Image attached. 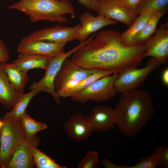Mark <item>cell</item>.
<instances>
[{"mask_svg": "<svg viewBox=\"0 0 168 168\" xmlns=\"http://www.w3.org/2000/svg\"><path fill=\"white\" fill-rule=\"evenodd\" d=\"M121 35L113 30H101L76 50L71 59L85 69L115 73L137 67L145 57V44L125 45L121 42Z\"/></svg>", "mask_w": 168, "mask_h": 168, "instance_id": "1", "label": "cell"}, {"mask_svg": "<svg viewBox=\"0 0 168 168\" xmlns=\"http://www.w3.org/2000/svg\"><path fill=\"white\" fill-rule=\"evenodd\" d=\"M121 94L114 109L116 126L123 134L132 138L152 119L155 109L151 96L145 91L137 89Z\"/></svg>", "mask_w": 168, "mask_h": 168, "instance_id": "2", "label": "cell"}, {"mask_svg": "<svg viewBox=\"0 0 168 168\" xmlns=\"http://www.w3.org/2000/svg\"><path fill=\"white\" fill-rule=\"evenodd\" d=\"M8 7L24 13L32 22L43 20L68 22L63 16L66 14H75L74 8L67 0H19Z\"/></svg>", "mask_w": 168, "mask_h": 168, "instance_id": "3", "label": "cell"}, {"mask_svg": "<svg viewBox=\"0 0 168 168\" xmlns=\"http://www.w3.org/2000/svg\"><path fill=\"white\" fill-rule=\"evenodd\" d=\"M2 120L4 124L0 128V164L1 168H5L16 147L26 140V135L20 119Z\"/></svg>", "mask_w": 168, "mask_h": 168, "instance_id": "4", "label": "cell"}, {"mask_svg": "<svg viewBox=\"0 0 168 168\" xmlns=\"http://www.w3.org/2000/svg\"><path fill=\"white\" fill-rule=\"evenodd\" d=\"M118 75V73L116 72L96 80L85 89L71 96V100L83 103L89 100L105 101L114 98L118 93L114 83Z\"/></svg>", "mask_w": 168, "mask_h": 168, "instance_id": "5", "label": "cell"}, {"mask_svg": "<svg viewBox=\"0 0 168 168\" xmlns=\"http://www.w3.org/2000/svg\"><path fill=\"white\" fill-rule=\"evenodd\" d=\"M160 65L156 59L152 57L143 68H131L120 72L114 83L117 92L122 94L138 89L147 77Z\"/></svg>", "mask_w": 168, "mask_h": 168, "instance_id": "6", "label": "cell"}, {"mask_svg": "<svg viewBox=\"0 0 168 168\" xmlns=\"http://www.w3.org/2000/svg\"><path fill=\"white\" fill-rule=\"evenodd\" d=\"M87 43L86 41L80 42L78 45L67 53L58 56L49 57L44 76L39 81L33 82L30 86V90H34L39 93L44 91L50 94L56 103L59 105L60 97L57 94L54 86L55 77L64 60L72 54L77 49Z\"/></svg>", "mask_w": 168, "mask_h": 168, "instance_id": "7", "label": "cell"}, {"mask_svg": "<svg viewBox=\"0 0 168 168\" xmlns=\"http://www.w3.org/2000/svg\"><path fill=\"white\" fill-rule=\"evenodd\" d=\"M67 43L32 40L26 37L21 40L17 50L20 54H37L49 57H57L65 53L64 47Z\"/></svg>", "mask_w": 168, "mask_h": 168, "instance_id": "8", "label": "cell"}, {"mask_svg": "<svg viewBox=\"0 0 168 168\" xmlns=\"http://www.w3.org/2000/svg\"><path fill=\"white\" fill-rule=\"evenodd\" d=\"M81 26V23L72 27L57 25L36 30L26 37L32 40L67 43L75 40Z\"/></svg>", "mask_w": 168, "mask_h": 168, "instance_id": "9", "label": "cell"}, {"mask_svg": "<svg viewBox=\"0 0 168 168\" xmlns=\"http://www.w3.org/2000/svg\"><path fill=\"white\" fill-rule=\"evenodd\" d=\"M145 56L156 59L161 64L168 61V23L161 24L145 44Z\"/></svg>", "mask_w": 168, "mask_h": 168, "instance_id": "10", "label": "cell"}, {"mask_svg": "<svg viewBox=\"0 0 168 168\" xmlns=\"http://www.w3.org/2000/svg\"><path fill=\"white\" fill-rule=\"evenodd\" d=\"M40 142L37 136L20 143L16 148L13 155L5 168H32L34 165L32 147H37Z\"/></svg>", "mask_w": 168, "mask_h": 168, "instance_id": "11", "label": "cell"}, {"mask_svg": "<svg viewBox=\"0 0 168 168\" xmlns=\"http://www.w3.org/2000/svg\"><path fill=\"white\" fill-rule=\"evenodd\" d=\"M97 71L99 70L84 69L77 65L71 59L66 58L62 63L55 77L54 89L56 91L67 82L72 80H82Z\"/></svg>", "mask_w": 168, "mask_h": 168, "instance_id": "12", "label": "cell"}, {"mask_svg": "<svg viewBox=\"0 0 168 168\" xmlns=\"http://www.w3.org/2000/svg\"><path fill=\"white\" fill-rule=\"evenodd\" d=\"M81 26L79 29L75 40L80 42L85 41L89 35L101 28L109 25H114L118 21L99 15L94 16L89 11L82 14L79 17Z\"/></svg>", "mask_w": 168, "mask_h": 168, "instance_id": "13", "label": "cell"}, {"mask_svg": "<svg viewBox=\"0 0 168 168\" xmlns=\"http://www.w3.org/2000/svg\"><path fill=\"white\" fill-rule=\"evenodd\" d=\"M88 116L94 131H106L114 128L116 126L114 109L106 105L94 107Z\"/></svg>", "mask_w": 168, "mask_h": 168, "instance_id": "14", "label": "cell"}, {"mask_svg": "<svg viewBox=\"0 0 168 168\" xmlns=\"http://www.w3.org/2000/svg\"><path fill=\"white\" fill-rule=\"evenodd\" d=\"M64 125L67 134L75 142L87 139L94 131L88 116L81 113L72 115Z\"/></svg>", "mask_w": 168, "mask_h": 168, "instance_id": "15", "label": "cell"}, {"mask_svg": "<svg viewBox=\"0 0 168 168\" xmlns=\"http://www.w3.org/2000/svg\"><path fill=\"white\" fill-rule=\"evenodd\" d=\"M98 14L108 19L119 21L129 27L138 15L131 12L115 0H105L100 2Z\"/></svg>", "mask_w": 168, "mask_h": 168, "instance_id": "16", "label": "cell"}, {"mask_svg": "<svg viewBox=\"0 0 168 168\" xmlns=\"http://www.w3.org/2000/svg\"><path fill=\"white\" fill-rule=\"evenodd\" d=\"M23 94L14 89L0 65V103L7 109H12Z\"/></svg>", "mask_w": 168, "mask_h": 168, "instance_id": "17", "label": "cell"}, {"mask_svg": "<svg viewBox=\"0 0 168 168\" xmlns=\"http://www.w3.org/2000/svg\"><path fill=\"white\" fill-rule=\"evenodd\" d=\"M154 11L147 8L142 9L138 17L129 28L121 33L120 39L122 43L126 46H132L133 39L146 25L148 19Z\"/></svg>", "mask_w": 168, "mask_h": 168, "instance_id": "18", "label": "cell"}, {"mask_svg": "<svg viewBox=\"0 0 168 168\" xmlns=\"http://www.w3.org/2000/svg\"><path fill=\"white\" fill-rule=\"evenodd\" d=\"M0 65L14 89L17 92L23 94L25 86L29 80L27 73L19 69L13 62L0 63Z\"/></svg>", "mask_w": 168, "mask_h": 168, "instance_id": "19", "label": "cell"}, {"mask_svg": "<svg viewBox=\"0 0 168 168\" xmlns=\"http://www.w3.org/2000/svg\"><path fill=\"white\" fill-rule=\"evenodd\" d=\"M166 11H157L152 13L143 29L133 39L132 46L144 44L154 35L158 23Z\"/></svg>", "mask_w": 168, "mask_h": 168, "instance_id": "20", "label": "cell"}, {"mask_svg": "<svg viewBox=\"0 0 168 168\" xmlns=\"http://www.w3.org/2000/svg\"><path fill=\"white\" fill-rule=\"evenodd\" d=\"M49 58L37 54H20L13 62L21 70L27 73L30 70L34 68L45 70Z\"/></svg>", "mask_w": 168, "mask_h": 168, "instance_id": "21", "label": "cell"}, {"mask_svg": "<svg viewBox=\"0 0 168 168\" xmlns=\"http://www.w3.org/2000/svg\"><path fill=\"white\" fill-rule=\"evenodd\" d=\"M39 92L34 90H31L27 93L22 95L12 110L6 113L2 118L3 120L20 119L26 112V110L30 100Z\"/></svg>", "mask_w": 168, "mask_h": 168, "instance_id": "22", "label": "cell"}, {"mask_svg": "<svg viewBox=\"0 0 168 168\" xmlns=\"http://www.w3.org/2000/svg\"><path fill=\"white\" fill-rule=\"evenodd\" d=\"M114 73L113 72L97 71L81 80L80 82L74 88L66 91L58 93V95L60 97H71L75 94L85 89L96 80L104 76Z\"/></svg>", "mask_w": 168, "mask_h": 168, "instance_id": "23", "label": "cell"}, {"mask_svg": "<svg viewBox=\"0 0 168 168\" xmlns=\"http://www.w3.org/2000/svg\"><path fill=\"white\" fill-rule=\"evenodd\" d=\"M20 120L25 131L26 140L29 139L39 131L47 128L45 123L35 120L26 112L21 116Z\"/></svg>", "mask_w": 168, "mask_h": 168, "instance_id": "24", "label": "cell"}, {"mask_svg": "<svg viewBox=\"0 0 168 168\" xmlns=\"http://www.w3.org/2000/svg\"><path fill=\"white\" fill-rule=\"evenodd\" d=\"M32 150L34 165L37 168H66L60 166L46 154L38 149L36 147H32Z\"/></svg>", "mask_w": 168, "mask_h": 168, "instance_id": "25", "label": "cell"}, {"mask_svg": "<svg viewBox=\"0 0 168 168\" xmlns=\"http://www.w3.org/2000/svg\"><path fill=\"white\" fill-rule=\"evenodd\" d=\"M168 0H144L137 9L136 13L139 14L144 8L151 9L154 11L166 10Z\"/></svg>", "mask_w": 168, "mask_h": 168, "instance_id": "26", "label": "cell"}, {"mask_svg": "<svg viewBox=\"0 0 168 168\" xmlns=\"http://www.w3.org/2000/svg\"><path fill=\"white\" fill-rule=\"evenodd\" d=\"M98 154L95 151L87 152L85 157L79 162L78 168H98Z\"/></svg>", "mask_w": 168, "mask_h": 168, "instance_id": "27", "label": "cell"}, {"mask_svg": "<svg viewBox=\"0 0 168 168\" xmlns=\"http://www.w3.org/2000/svg\"><path fill=\"white\" fill-rule=\"evenodd\" d=\"M158 166V163L153 152L150 156L141 159L134 165L124 166L123 168H156Z\"/></svg>", "mask_w": 168, "mask_h": 168, "instance_id": "28", "label": "cell"}, {"mask_svg": "<svg viewBox=\"0 0 168 168\" xmlns=\"http://www.w3.org/2000/svg\"><path fill=\"white\" fill-rule=\"evenodd\" d=\"M157 160L159 166L162 168L168 167V146H160L155 147L154 150Z\"/></svg>", "mask_w": 168, "mask_h": 168, "instance_id": "29", "label": "cell"}, {"mask_svg": "<svg viewBox=\"0 0 168 168\" xmlns=\"http://www.w3.org/2000/svg\"><path fill=\"white\" fill-rule=\"evenodd\" d=\"M115 0L128 10L136 13L138 7L144 0Z\"/></svg>", "mask_w": 168, "mask_h": 168, "instance_id": "30", "label": "cell"}, {"mask_svg": "<svg viewBox=\"0 0 168 168\" xmlns=\"http://www.w3.org/2000/svg\"><path fill=\"white\" fill-rule=\"evenodd\" d=\"M81 5L87 9L97 12L100 8V2L97 0H77Z\"/></svg>", "mask_w": 168, "mask_h": 168, "instance_id": "31", "label": "cell"}, {"mask_svg": "<svg viewBox=\"0 0 168 168\" xmlns=\"http://www.w3.org/2000/svg\"><path fill=\"white\" fill-rule=\"evenodd\" d=\"M9 59L8 49L4 41L0 39V63L7 62Z\"/></svg>", "mask_w": 168, "mask_h": 168, "instance_id": "32", "label": "cell"}, {"mask_svg": "<svg viewBox=\"0 0 168 168\" xmlns=\"http://www.w3.org/2000/svg\"><path fill=\"white\" fill-rule=\"evenodd\" d=\"M81 80H72L65 82L61 87L59 90L56 91L58 93L64 92L72 89L76 86Z\"/></svg>", "mask_w": 168, "mask_h": 168, "instance_id": "33", "label": "cell"}, {"mask_svg": "<svg viewBox=\"0 0 168 168\" xmlns=\"http://www.w3.org/2000/svg\"><path fill=\"white\" fill-rule=\"evenodd\" d=\"M100 163L106 168H123L124 166L115 164L107 158H104L100 162Z\"/></svg>", "mask_w": 168, "mask_h": 168, "instance_id": "34", "label": "cell"}, {"mask_svg": "<svg viewBox=\"0 0 168 168\" xmlns=\"http://www.w3.org/2000/svg\"><path fill=\"white\" fill-rule=\"evenodd\" d=\"M162 80L163 84L166 86L168 85V68H166L163 71L162 74Z\"/></svg>", "mask_w": 168, "mask_h": 168, "instance_id": "35", "label": "cell"}, {"mask_svg": "<svg viewBox=\"0 0 168 168\" xmlns=\"http://www.w3.org/2000/svg\"><path fill=\"white\" fill-rule=\"evenodd\" d=\"M4 124V122L2 120L0 119V129Z\"/></svg>", "mask_w": 168, "mask_h": 168, "instance_id": "36", "label": "cell"}, {"mask_svg": "<svg viewBox=\"0 0 168 168\" xmlns=\"http://www.w3.org/2000/svg\"><path fill=\"white\" fill-rule=\"evenodd\" d=\"M97 0L99 2H101L105 0Z\"/></svg>", "mask_w": 168, "mask_h": 168, "instance_id": "37", "label": "cell"}, {"mask_svg": "<svg viewBox=\"0 0 168 168\" xmlns=\"http://www.w3.org/2000/svg\"><path fill=\"white\" fill-rule=\"evenodd\" d=\"M0 135H1V132H0Z\"/></svg>", "mask_w": 168, "mask_h": 168, "instance_id": "38", "label": "cell"}, {"mask_svg": "<svg viewBox=\"0 0 168 168\" xmlns=\"http://www.w3.org/2000/svg\"><path fill=\"white\" fill-rule=\"evenodd\" d=\"M0 168H1V165H0Z\"/></svg>", "mask_w": 168, "mask_h": 168, "instance_id": "39", "label": "cell"}, {"mask_svg": "<svg viewBox=\"0 0 168 168\" xmlns=\"http://www.w3.org/2000/svg\"></svg>", "mask_w": 168, "mask_h": 168, "instance_id": "40", "label": "cell"}]
</instances>
